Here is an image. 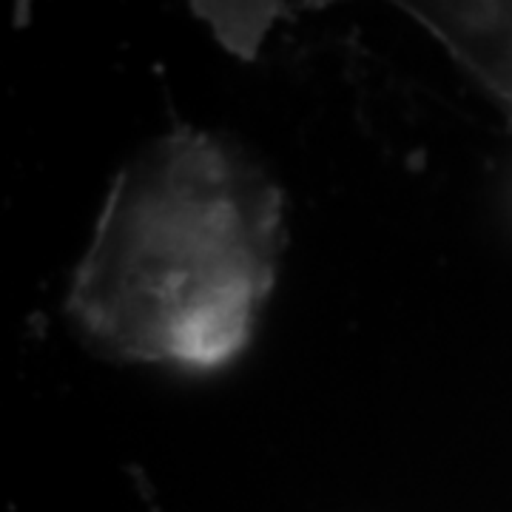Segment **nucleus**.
<instances>
[{
	"label": "nucleus",
	"mask_w": 512,
	"mask_h": 512,
	"mask_svg": "<svg viewBox=\"0 0 512 512\" xmlns=\"http://www.w3.org/2000/svg\"><path fill=\"white\" fill-rule=\"evenodd\" d=\"M282 245V194L268 174L180 128L117 174L69 311L123 359L217 367L245 348Z\"/></svg>",
	"instance_id": "obj_1"
}]
</instances>
